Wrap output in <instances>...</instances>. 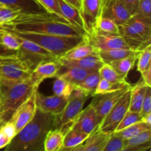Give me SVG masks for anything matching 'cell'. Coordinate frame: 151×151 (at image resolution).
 I'll return each instance as SVG.
<instances>
[{"label": "cell", "instance_id": "48", "mask_svg": "<svg viewBox=\"0 0 151 151\" xmlns=\"http://www.w3.org/2000/svg\"><path fill=\"white\" fill-rule=\"evenodd\" d=\"M10 142H11V140L0 131V149L7 147Z\"/></svg>", "mask_w": 151, "mask_h": 151}, {"label": "cell", "instance_id": "47", "mask_svg": "<svg viewBox=\"0 0 151 151\" xmlns=\"http://www.w3.org/2000/svg\"><path fill=\"white\" fill-rule=\"evenodd\" d=\"M141 75L143 83L147 86L151 87V66H150L146 70L141 72Z\"/></svg>", "mask_w": 151, "mask_h": 151}, {"label": "cell", "instance_id": "24", "mask_svg": "<svg viewBox=\"0 0 151 151\" xmlns=\"http://www.w3.org/2000/svg\"><path fill=\"white\" fill-rule=\"evenodd\" d=\"M110 136L111 134H104L97 128L86 139L83 151H102Z\"/></svg>", "mask_w": 151, "mask_h": 151}, {"label": "cell", "instance_id": "2", "mask_svg": "<svg viewBox=\"0 0 151 151\" xmlns=\"http://www.w3.org/2000/svg\"><path fill=\"white\" fill-rule=\"evenodd\" d=\"M55 116L37 110L35 117L16 134L3 151H44L47 132L55 128Z\"/></svg>", "mask_w": 151, "mask_h": 151}, {"label": "cell", "instance_id": "13", "mask_svg": "<svg viewBox=\"0 0 151 151\" xmlns=\"http://www.w3.org/2000/svg\"><path fill=\"white\" fill-rule=\"evenodd\" d=\"M68 99L53 94L44 95L37 90L35 92V102L37 110L43 113L50 114L53 116H58L64 109Z\"/></svg>", "mask_w": 151, "mask_h": 151}, {"label": "cell", "instance_id": "10", "mask_svg": "<svg viewBox=\"0 0 151 151\" xmlns=\"http://www.w3.org/2000/svg\"><path fill=\"white\" fill-rule=\"evenodd\" d=\"M88 41L97 50H109L114 49H131L120 35L102 32L96 29L86 35Z\"/></svg>", "mask_w": 151, "mask_h": 151}, {"label": "cell", "instance_id": "4", "mask_svg": "<svg viewBox=\"0 0 151 151\" xmlns=\"http://www.w3.org/2000/svg\"><path fill=\"white\" fill-rule=\"evenodd\" d=\"M119 35L131 49L141 50L150 44L151 19L134 14L119 25Z\"/></svg>", "mask_w": 151, "mask_h": 151}, {"label": "cell", "instance_id": "17", "mask_svg": "<svg viewBox=\"0 0 151 151\" xmlns=\"http://www.w3.org/2000/svg\"><path fill=\"white\" fill-rule=\"evenodd\" d=\"M131 16V14L121 0H108L102 9L100 17L109 18L120 25Z\"/></svg>", "mask_w": 151, "mask_h": 151}, {"label": "cell", "instance_id": "3", "mask_svg": "<svg viewBox=\"0 0 151 151\" xmlns=\"http://www.w3.org/2000/svg\"><path fill=\"white\" fill-rule=\"evenodd\" d=\"M37 89L29 78L13 85L0 86V120L8 122L16 109Z\"/></svg>", "mask_w": 151, "mask_h": 151}, {"label": "cell", "instance_id": "29", "mask_svg": "<svg viewBox=\"0 0 151 151\" xmlns=\"http://www.w3.org/2000/svg\"><path fill=\"white\" fill-rule=\"evenodd\" d=\"M0 44L9 50L17 51L22 44V39L13 31L0 27Z\"/></svg>", "mask_w": 151, "mask_h": 151}, {"label": "cell", "instance_id": "42", "mask_svg": "<svg viewBox=\"0 0 151 151\" xmlns=\"http://www.w3.org/2000/svg\"><path fill=\"white\" fill-rule=\"evenodd\" d=\"M135 14L151 19V0H139L138 8Z\"/></svg>", "mask_w": 151, "mask_h": 151}, {"label": "cell", "instance_id": "7", "mask_svg": "<svg viewBox=\"0 0 151 151\" xmlns=\"http://www.w3.org/2000/svg\"><path fill=\"white\" fill-rule=\"evenodd\" d=\"M21 39L22 44L16 51V57L31 72L40 63L57 59L50 52L38 44L23 38Z\"/></svg>", "mask_w": 151, "mask_h": 151}, {"label": "cell", "instance_id": "23", "mask_svg": "<svg viewBox=\"0 0 151 151\" xmlns=\"http://www.w3.org/2000/svg\"><path fill=\"white\" fill-rule=\"evenodd\" d=\"M65 134L60 130L52 128L47 132L44 142V151H60L63 149Z\"/></svg>", "mask_w": 151, "mask_h": 151}, {"label": "cell", "instance_id": "37", "mask_svg": "<svg viewBox=\"0 0 151 151\" xmlns=\"http://www.w3.org/2000/svg\"><path fill=\"white\" fill-rule=\"evenodd\" d=\"M20 13L19 10L0 3V25L10 22Z\"/></svg>", "mask_w": 151, "mask_h": 151}, {"label": "cell", "instance_id": "49", "mask_svg": "<svg viewBox=\"0 0 151 151\" xmlns=\"http://www.w3.org/2000/svg\"><path fill=\"white\" fill-rule=\"evenodd\" d=\"M63 1H66L68 4H71L73 7H76L77 9L80 10L81 7V2H82V0H63Z\"/></svg>", "mask_w": 151, "mask_h": 151}, {"label": "cell", "instance_id": "28", "mask_svg": "<svg viewBox=\"0 0 151 151\" xmlns=\"http://www.w3.org/2000/svg\"><path fill=\"white\" fill-rule=\"evenodd\" d=\"M75 86L63 78L60 75H58L55 81L53 83L52 90L54 94L68 99L75 88Z\"/></svg>", "mask_w": 151, "mask_h": 151}, {"label": "cell", "instance_id": "51", "mask_svg": "<svg viewBox=\"0 0 151 151\" xmlns=\"http://www.w3.org/2000/svg\"><path fill=\"white\" fill-rule=\"evenodd\" d=\"M86 145V142H83V144L77 146V147H73V148H71V149H67L66 151H83L84 150V147H85Z\"/></svg>", "mask_w": 151, "mask_h": 151}, {"label": "cell", "instance_id": "45", "mask_svg": "<svg viewBox=\"0 0 151 151\" xmlns=\"http://www.w3.org/2000/svg\"><path fill=\"white\" fill-rule=\"evenodd\" d=\"M16 56V51L7 49L2 44H0V58Z\"/></svg>", "mask_w": 151, "mask_h": 151}, {"label": "cell", "instance_id": "1", "mask_svg": "<svg viewBox=\"0 0 151 151\" xmlns=\"http://www.w3.org/2000/svg\"><path fill=\"white\" fill-rule=\"evenodd\" d=\"M0 27L20 32L86 37L85 30L70 24L65 19L48 12L36 14H22Z\"/></svg>", "mask_w": 151, "mask_h": 151}, {"label": "cell", "instance_id": "9", "mask_svg": "<svg viewBox=\"0 0 151 151\" xmlns=\"http://www.w3.org/2000/svg\"><path fill=\"white\" fill-rule=\"evenodd\" d=\"M131 88L127 90L113 106L110 111L100 122L98 130L106 134L114 133L118 125L123 118L124 115L128 111L130 104Z\"/></svg>", "mask_w": 151, "mask_h": 151}, {"label": "cell", "instance_id": "14", "mask_svg": "<svg viewBox=\"0 0 151 151\" xmlns=\"http://www.w3.org/2000/svg\"><path fill=\"white\" fill-rule=\"evenodd\" d=\"M131 86L120 91H114V92L108 93L105 94L94 96V99L91 101V104L94 107L97 116L98 117L100 122H102L105 116L108 114L113 106L116 104L119 99L122 97V94L128 89H129Z\"/></svg>", "mask_w": 151, "mask_h": 151}, {"label": "cell", "instance_id": "30", "mask_svg": "<svg viewBox=\"0 0 151 151\" xmlns=\"http://www.w3.org/2000/svg\"><path fill=\"white\" fill-rule=\"evenodd\" d=\"M93 71L87 70L83 68L77 67V66H72V67L66 68V71L63 73L60 74L61 77L67 80L70 83L76 86L78 84L81 83Z\"/></svg>", "mask_w": 151, "mask_h": 151}, {"label": "cell", "instance_id": "31", "mask_svg": "<svg viewBox=\"0 0 151 151\" xmlns=\"http://www.w3.org/2000/svg\"><path fill=\"white\" fill-rule=\"evenodd\" d=\"M130 86H131V85H130L128 82L124 83H117L110 82L105 79H100L94 93V96L120 91Z\"/></svg>", "mask_w": 151, "mask_h": 151}, {"label": "cell", "instance_id": "15", "mask_svg": "<svg viewBox=\"0 0 151 151\" xmlns=\"http://www.w3.org/2000/svg\"><path fill=\"white\" fill-rule=\"evenodd\" d=\"M100 124L95 110L90 103L86 109H83L79 116L70 128H75L85 134L91 135L98 128Z\"/></svg>", "mask_w": 151, "mask_h": 151}, {"label": "cell", "instance_id": "54", "mask_svg": "<svg viewBox=\"0 0 151 151\" xmlns=\"http://www.w3.org/2000/svg\"><path fill=\"white\" fill-rule=\"evenodd\" d=\"M66 150H67V149H63V150H61L60 151H66Z\"/></svg>", "mask_w": 151, "mask_h": 151}, {"label": "cell", "instance_id": "5", "mask_svg": "<svg viewBox=\"0 0 151 151\" xmlns=\"http://www.w3.org/2000/svg\"><path fill=\"white\" fill-rule=\"evenodd\" d=\"M10 30V29H9ZM13 31V30H11ZM19 38L33 42L45 49L56 58L63 56L69 50L81 42L85 37L38 34L13 31Z\"/></svg>", "mask_w": 151, "mask_h": 151}, {"label": "cell", "instance_id": "39", "mask_svg": "<svg viewBox=\"0 0 151 151\" xmlns=\"http://www.w3.org/2000/svg\"><path fill=\"white\" fill-rule=\"evenodd\" d=\"M141 118L142 117L140 116L139 113L128 111L125 113V114L124 115L123 118L120 121V122L118 125L117 128L115 130L114 132H118V131H120L122 130L125 129V128H128L130 125H133V124L141 120Z\"/></svg>", "mask_w": 151, "mask_h": 151}, {"label": "cell", "instance_id": "46", "mask_svg": "<svg viewBox=\"0 0 151 151\" xmlns=\"http://www.w3.org/2000/svg\"><path fill=\"white\" fill-rule=\"evenodd\" d=\"M149 150H150V142L146 144L142 145L136 146V147H124L119 151H148Z\"/></svg>", "mask_w": 151, "mask_h": 151}, {"label": "cell", "instance_id": "27", "mask_svg": "<svg viewBox=\"0 0 151 151\" xmlns=\"http://www.w3.org/2000/svg\"><path fill=\"white\" fill-rule=\"evenodd\" d=\"M139 52V51L132 55L128 56V57L124 58L119 59L117 60H114V61L109 63V64H110L118 73L126 78L128 74L133 69L137 62Z\"/></svg>", "mask_w": 151, "mask_h": 151}, {"label": "cell", "instance_id": "12", "mask_svg": "<svg viewBox=\"0 0 151 151\" xmlns=\"http://www.w3.org/2000/svg\"><path fill=\"white\" fill-rule=\"evenodd\" d=\"M36 91L16 109L11 119H10L14 124L17 133L20 131L24 127L26 126L28 123H29L35 117L37 111L36 102H35Z\"/></svg>", "mask_w": 151, "mask_h": 151}, {"label": "cell", "instance_id": "33", "mask_svg": "<svg viewBox=\"0 0 151 151\" xmlns=\"http://www.w3.org/2000/svg\"><path fill=\"white\" fill-rule=\"evenodd\" d=\"M98 72L100 79H105L110 82L117 83H127L126 78L118 73L109 63H104L100 67Z\"/></svg>", "mask_w": 151, "mask_h": 151}, {"label": "cell", "instance_id": "43", "mask_svg": "<svg viewBox=\"0 0 151 151\" xmlns=\"http://www.w3.org/2000/svg\"><path fill=\"white\" fill-rule=\"evenodd\" d=\"M149 113H151V87L147 88L142 105L141 111L139 112L141 117H143Z\"/></svg>", "mask_w": 151, "mask_h": 151}, {"label": "cell", "instance_id": "18", "mask_svg": "<svg viewBox=\"0 0 151 151\" xmlns=\"http://www.w3.org/2000/svg\"><path fill=\"white\" fill-rule=\"evenodd\" d=\"M56 60L60 63L62 68L63 67L65 69L72 66H77L89 71H98L100 67L104 64L99 55L98 51L83 58L78 59V60H67L62 58H58Z\"/></svg>", "mask_w": 151, "mask_h": 151}, {"label": "cell", "instance_id": "8", "mask_svg": "<svg viewBox=\"0 0 151 151\" xmlns=\"http://www.w3.org/2000/svg\"><path fill=\"white\" fill-rule=\"evenodd\" d=\"M31 72L17 58H0V86H10L28 79Z\"/></svg>", "mask_w": 151, "mask_h": 151}, {"label": "cell", "instance_id": "50", "mask_svg": "<svg viewBox=\"0 0 151 151\" xmlns=\"http://www.w3.org/2000/svg\"><path fill=\"white\" fill-rule=\"evenodd\" d=\"M141 121L142 122H144L145 124H146L147 125H148V126L151 127V113L147 114V115L142 117Z\"/></svg>", "mask_w": 151, "mask_h": 151}, {"label": "cell", "instance_id": "52", "mask_svg": "<svg viewBox=\"0 0 151 151\" xmlns=\"http://www.w3.org/2000/svg\"><path fill=\"white\" fill-rule=\"evenodd\" d=\"M108 0H102V9H103V7H104V5L106 4V3L107 2ZM102 11V10H101Z\"/></svg>", "mask_w": 151, "mask_h": 151}, {"label": "cell", "instance_id": "55", "mask_svg": "<svg viewBox=\"0 0 151 151\" xmlns=\"http://www.w3.org/2000/svg\"><path fill=\"white\" fill-rule=\"evenodd\" d=\"M148 151H150V150H148Z\"/></svg>", "mask_w": 151, "mask_h": 151}, {"label": "cell", "instance_id": "16", "mask_svg": "<svg viewBox=\"0 0 151 151\" xmlns=\"http://www.w3.org/2000/svg\"><path fill=\"white\" fill-rule=\"evenodd\" d=\"M62 66L57 60L43 62L32 70L29 79L34 86L38 88L44 80L56 78Z\"/></svg>", "mask_w": 151, "mask_h": 151}, {"label": "cell", "instance_id": "25", "mask_svg": "<svg viewBox=\"0 0 151 151\" xmlns=\"http://www.w3.org/2000/svg\"><path fill=\"white\" fill-rule=\"evenodd\" d=\"M90 137L88 134L80 131L75 128H70L64 135L63 149H71L83 144Z\"/></svg>", "mask_w": 151, "mask_h": 151}, {"label": "cell", "instance_id": "22", "mask_svg": "<svg viewBox=\"0 0 151 151\" xmlns=\"http://www.w3.org/2000/svg\"><path fill=\"white\" fill-rule=\"evenodd\" d=\"M147 87L148 86H147L143 81L137 83L134 86H131L128 111L139 113Z\"/></svg>", "mask_w": 151, "mask_h": 151}, {"label": "cell", "instance_id": "41", "mask_svg": "<svg viewBox=\"0 0 151 151\" xmlns=\"http://www.w3.org/2000/svg\"><path fill=\"white\" fill-rule=\"evenodd\" d=\"M35 1L47 12L57 15L59 17L63 19V16L61 14V12H60L58 0H35Z\"/></svg>", "mask_w": 151, "mask_h": 151}, {"label": "cell", "instance_id": "26", "mask_svg": "<svg viewBox=\"0 0 151 151\" xmlns=\"http://www.w3.org/2000/svg\"><path fill=\"white\" fill-rule=\"evenodd\" d=\"M139 50L132 49H114L109 50H100L99 55L104 63H109L114 60H117L135 54Z\"/></svg>", "mask_w": 151, "mask_h": 151}, {"label": "cell", "instance_id": "32", "mask_svg": "<svg viewBox=\"0 0 151 151\" xmlns=\"http://www.w3.org/2000/svg\"><path fill=\"white\" fill-rule=\"evenodd\" d=\"M98 71H93L91 73L88 74V76L81 83L76 86L77 88H80V89L82 90L83 91L86 93L87 94L90 95L91 97H93L96 88H97L99 81L100 80Z\"/></svg>", "mask_w": 151, "mask_h": 151}, {"label": "cell", "instance_id": "44", "mask_svg": "<svg viewBox=\"0 0 151 151\" xmlns=\"http://www.w3.org/2000/svg\"><path fill=\"white\" fill-rule=\"evenodd\" d=\"M123 3L124 5L127 8V10L129 11L131 16L135 14L137 12V8H138L139 1V0H121Z\"/></svg>", "mask_w": 151, "mask_h": 151}, {"label": "cell", "instance_id": "19", "mask_svg": "<svg viewBox=\"0 0 151 151\" xmlns=\"http://www.w3.org/2000/svg\"><path fill=\"white\" fill-rule=\"evenodd\" d=\"M0 3L19 10L22 14H36L47 12L35 0H0Z\"/></svg>", "mask_w": 151, "mask_h": 151}, {"label": "cell", "instance_id": "53", "mask_svg": "<svg viewBox=\"0 0 151 151\" xmlns=\"http://www.w3.org/2000/svg\"><path fill=\"white\" fill-rule=\"evenodd\" d=\"M4 123H5V122H3V121L0 120V131H1V127H2V125H4Z\"/></svg>", "mask_w": 151, "mask_h": 151}, {"label": "cell", "instance_id": "11", "mask_svg": "<svg viewBox=\"0 0 151 151\" xmlns=\"http://www.w3.org/2000/svg\"><path fill=\"white\" fill-rule=\"evenodd\" d=\"M101 10L102 0H82L80 13L86 34L97 29V23L101 16Z\"/></svg>", "mask_w": 151, "mask_h": 151}, {"label": "cell", "instance_id": "21", "mask_svg": "<svg viewBox=\"0 0 151 151\" xmlns=\"http://www.w3.org/2000/svg\"><path fill=\"white\" fill-rule=\"evenodd\" d=\"M58 1L59 7H60V12H61L63 19L66 22H69L70 24L84 30L83 22L81 16L80 10L76 7L66 3L63 0H58Z\"/></svg>", "mask_w": 151, "mask_h": 151}, {"label": "cell", "instance_id": "40", "mask_svg": "<svg viewBox=\"0 0 151 151\" xmlns=\"http://www.w3.org/2000/svg\"><path fill=\"white\" fill-rule=\"evenodd\" d=\"M125 147V140L111 134L102 151H119Z\"/></svg>", "mask_w": 151, "mask_h": 151}, {"label": "cell", "instance_id": "20", "mask_svg": "<svg viewBox=\"0 0 151 151\" xmlns=\"http://www.w3.org/2000/svg\"><path fill=\"white\" fill-rule=\"evenodd\" d=\"M97 51L98 50H96L94 46L88 41L86 37H85L81 42L78 43L76 46L72 47L60 58L67 60H78L83 58Z\"/></svg>", "mask_w": 151, "mask_h": 151}, {"label": "cell", "instance_id": "35", "mask_svg": "<svg viewBox=\"0 0 151 151\" xmlns=\"http://www.w3.org/2000/svg\"><path fill=\"white\" fill-rule=\"evenodd\" d=\"M97 29L105 33L119 35V25L114 21L107 17H100L98 19Z\"/></svg>", "mask_w": 151, "mask_h": 151}, {"label": "cell", "instance_id": "36", "mask_svg": "<svg viewBox=\"0 0 151 151\" xmlns=\"http://www.w3.org/2000/svg\"><path fill=\"white\" fill-rule=\"evenodd\" d=\"M151 45L139 50L137 57V70L140 73L151 66Z\"/></svg>", "mask_w": 151, "mask_h": 151}, {"label": "cell", "instance_id": "6", "mask_svg": "<svg viewBox=\"0 0 151 151\" xmlns=\"http://www.w3.org/2000/svg\"><path fill=\"white\" fill-rule=\"evenodd\" d=\"M89 97L91 96L75 87L68 98L67 103L63 111L58 116H55V128L60 130L65 134L79 116L83 109L84 104Z\"/></svg>", "mask_w": 151, "mask_h": 151}, {"label": "cell", "instance_id": "34", "mask_svg": "<svg viewBox=\"0 0 151 151\" xmlns=\"http://www.w3.org/2000/svg\"><path fill=\"white\" fill-rule=\"evenodd\" d=\"M149 129H151V127L148 126V125H147L140 120L139 122H136V123L133 124V125H130L128 128L122 130V131L114 132L113 134H114L117 137H121L123 139L128 140L129 139L132 138V137H135V136L138 135L139 134H140L142 131H147V130Z\"/></svg>", "mask_w": 151, "mask_h": 151}, {"label": "cell", "instance_id": "38", "mask_svg": "<svg viewBox=\"0 0 151 151\" xmlns=\"http://www.w3.org/2000/svg\"><path fill=\"white\" fill-rule=\"evenodd\" d=\"M151 138V129L141 132L138 135L132 137L128 140H125V147H136L142 145L150 142Z\"/></svg>", "mask_w": 151, "mask_h": 151}]
</instances>
